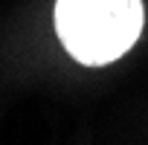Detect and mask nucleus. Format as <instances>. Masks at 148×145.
I'll return each mask as SVG.
<instances>
[{"label":"nucleus","mask_w":148,"mask_h":145,"mask_svg":"<svg viewBox=\"0 0 148 145\" xmlns=\"http://www.w3.org/2000/svg\"><path fill=\"white\" fill-rule=\"evenodd\" d=\"M142 0H55V32L84 67L122 58L142 35Z\"/></svg>","instance_id":"f257e3e1"}]
</instances>
